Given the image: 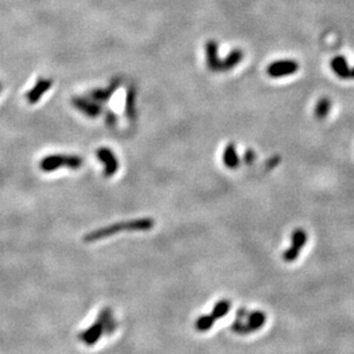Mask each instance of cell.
Segmentation results:
<instances>
[{"instance_id": "cell-3", "label": "cell", "mask_w": 354, "mask_h": 354, "mask_svg": "<svg viewBox=\"0 0 354 354\" xmlns=\"http://www.w3.org/2000/svg\"><path fill=\"white\" fill-rule=\"evenodd\" d=\"M96 157L97 160H100L103 163V176L107 178H110L115 176L116 172L120 168V163H118V158L111 149L102 147L96 150Z\"/></svg>"}, {"instance_id": "cell-4", "label": "cell", "mask_w": 354, "mask_h": 354, "mask_svg": "<svg viewBox=\"0 0 354 354\" xmlns=\"http://www.w3.org/2000/svg\"><path fill=\"white\" fill-rule=\"evenodd\" d=\"M72 104L75 105V108L78 109L79 111L88 116L89 118H96L102 113V105L95 102L91 97L75 96L72 99Z\"/></svg>"}, {"instance_id": "cell-7", "label": "cell", "mask_w": 354, "mask_h": 354, "mask_svg": "<svg viewBox=\"0 0 354 354\" xmlns=\"http://www.w3.org/2000/svg\"><path fill=\"white\" fill-rule=\"evenodd\" d=\"M53 85L52 79L48 78H39L37 80V83L34 87H32L29 92L27 93V100L28 102L31 104L37 103L38 101L40 100V97H42L45 93H46L48 89L51 88V86Z\"/></svg>"}, {"instance_id": "cell-11", "label": "cell", "mask_w": 354, "mask_h": 354, "mask_svg": "<svg viewBox=\"0 0 354 354\" xmlns=\"http://www.w3.org/2000/svg\"><path fill=\"white\" fill-rule=\"evenodd\" d=\"M0 91H2V84H0Z\"/></svg>"}, {"instance_id": "cell-1", "label": "cell", "mask_w": 354, "mask_h": 354, "mask_svg": "<svg viewBox=\"0 0 354 354\" xmlns=\"http://www.w3.org/2000/svg\"><path fill=\"white\" fill-rule=\"evenodd\" d=\"M154 225H155V221L150 218L133 219V220L116 222V223H112V225L102 227V228L89 231V233L84 235L83 240L87 243L96 242V241H100V240L107 239V238H109V236H112L117 233H121V231H125V230L126 231L149 230V229L153 228Z\"/></svg>"}, {"instance_id": "cell-2", "label": "cell", "mask_w": 354, "mask_h": 354, "mask_svg": "<svg viewBox=\"0 0 354 354\" xmlns=\"http://www.w3.org/2000/svg\"><path fill=\"white\" fill-rule=\"evenodd\" d=\"M83 158L76 155H50L44 157L39 163V168L44 172H53L61 168L77 170L83 165Z\"/></svg>"}, {"instance_id": "cell-5", "label": "cell", "mask_w": 354, "mask_h": 354, "mask_svg": "<svg viewBox=\"0 0 354 354\" xmlns=\"http://www.w3.org/2000/svg\"><path fill=\"white\" fill-rule=\"evenodd\" d=\"M102 335H104L103 325L100 321L95 320L94 323L79 333L78 338L85 345H87V346H93V345H95L101 339Z\"/></svg>"}, {"instance_id": "cell-10", "label": "cell", "mask_w": 354, "mask_h": 354, "mask_svg": "<svg viewBox=\"0 0 354 354\" xmlns=\"http://www.w3.org/2000/svg\"><path fill=\"white\" fill-rule=\"evenodd\" d=\"M105 123H107L108 126H110V128L115 126L117 123V116L112 111L108 110L105 112Z\"/></svg>"}, {"instance_id": "cell-8", "label": "cell", "mask_w": 354, "mask_h": 354, "mask_svg": "<svg viewBox=\"0 0 354 354\" xmlns=\"http://www.w3.org/2000/svg\"><path fill=\"white\" fill-rule=\"evenodd\" d=\"M96 320L100 321V322L102 323L103 328H104V335L110 336L111 333H113V331L116 330L117 322L115 321V319H113L112 311H111L110 307L102 308V310L100 311L99 314H97Z\"/></svg>"}, {"instance_id": "cell-6", "label": "cell", "mask_w": 354, "mask_h": 354, "mask_svg": "<svg viewBox=\"0 0 354 354\" xmlns=\"http://www.w3.org/2000/svg\"><path fill=\"white\" fill-rule=\"evenodd\" d=\"M120 85H121L120 79H113L108 87L96 88V89H93L92 92H89L88 97H91L92 100H94L95 102L100 104L108 102V101L110 100V97L113 95V93H115L118 89V87H120Z\"/></svg>"}, {"instance_id": "cell-9", "label": "cell", "mask_w": 354, "mask_h": 354, "mask_svg": "<svg viewBox=\"0 0 354 354\" xmlns=\"http://www.w3.org/2000/svg\"><path fill=\"white\" fill-rule=\"evenodd\" d=\"M125 113L130 120H133L136 115V93L131 88L126 94L125 100Z\"/></svg>"}]
</instances>
